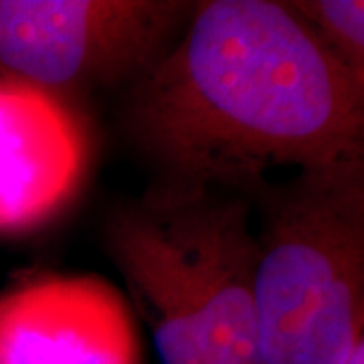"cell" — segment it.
Wrapping results in <instances>:
<instances>
[{"mask_svg":"<svg viewBox=\"0 0 364 364\" xmlns=\"http://www.w3.org/2000/svg\"><path fill=\"white\" fill-rule=\"evenodd\" d=\"M255 322L265 364H346L364 340V156L253 193Z\"/></svg>","mask_w":364,"mask_h":364,"instance_id":"obj_3","label":"cell"},{"mask_svg":"<svg viewBox=\"0 0 364 364\" xmlns=\"http://www.w3.org/2000/svg\"><path fill=\"white\" fill-rule=\"evenodd\" d=\"M346 364H364V340L356 344V348L352 350V354L348 356Z\"/></svg>","mask_w":364,"mask_h":364,"instance_id":"obj_8","label":"cell"},{"mask_svg":"<svg viewBox=\"0 0 364 364\" xmlns=\"http://www.w3.org/2000/svg\"><path fill=\"white\" fill-rule=\"evenodd\" d=\"M0 364H142V344L107 279L45 273L0 294Z\"/></svg>","mask_w":364,"mask_h":364,"instance_id":"obj_5","label":"cell"},{"mask_svg":"<svg viewBox=\"0 0 364 364\" xmlns=\"http://www.w3.org/2000/svg\"><path fill=\"white\" fill-rule=\"evenodd\" d=\"M87 136L65 102L0 75V235L37 229L77 195Z\"/></svg>","mask_w":364,"mask_h":364,"instance_id":"obj_6","label":"cell"},{"mask_svg":"<svg viewBox=\"0 0 364 364\" xmlns=\"http://www.w3.org/2000/svg\"><path fill=\"white\" fill-rule=\"evenodd\" d=\"M186 0H0V75L41 90H130L178 41Z\"/></svg>","mask_w":364,"mask_h":364,"instance_id":"obj_4","label":"cell"},{"mask_svg":"<svg viewBox=\"0 0 364 364\" xmlns=\"http://www.w3.org/2000/svg\"><path fill=\"white\" fill-rule=\"evenodd\" d=\"M160 181L253 196L272 168L364 156V79L282 0H203L124 100Z\"/></svg>","mask_w":364,"mask_h":364,"instance_id":"obj_1","label":"cell"},{"mask_svg":"<svg viewBox=\"0 0 364 364\" xmlns=\"http://www.w3.org/2000/svg\"><path fill=\"white\" fill-rule=\"evenodd\" d=\"M104 237L160 363L265 364L253 196L158 178L114 208Z\"/></svg>","mask_w":364,"mask_h":364,"instance_id":"obj_2","label":"cell"},{"mask_svg":"<svg viewBox=\"0 0 364 364\" xmlns=\"http://www.w3.org/2000/svg\"><path fill=\"white\" fill-rule=\"evenodd\" d=\"M287 6L340 65L364 79L363 0H291Z\"/></svg>","mask_w":364,"mask_h":364,"instance_id":"obj_7","label":"cell"}]
</instances>
